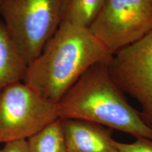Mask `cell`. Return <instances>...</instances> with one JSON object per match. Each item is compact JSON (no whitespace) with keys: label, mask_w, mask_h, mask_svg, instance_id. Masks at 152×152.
<instances>
[{"label":"cell","mask_w":152,"mask_h":152,"mask_svg":"<svg viewBox=\"0 0 152 152\" xmlns=\"http://www.w3.org/2000/svg\"><path fill=\"white\" fill-rule=\"evenodd\" d=\"M112 56L89 28L61 23L23 82L56 104L88 68L109 63Z\"/></svg>","instance_id":"1"},{"label":"cell","mask_w":152,"mask_h":152,"mask_svg":"<svg viewBox=\"0 0 152 152\" xmlns=\"http://www.w3.org/2000/svg\"><path fill=\"white\" fill-rule=\"evenodd\" d=\"M109 63L91 66L56 104L58 118L98 123L137 138L152 140L142 121L110 73Z\"/></svg>","instance_id":"2"},{"label":"cell","mask_w":152,"mask_h":152,"mask_svg":"<svg viewBox=\"0 0 152 152\" xmlns=\"http://www.w3.org/2000/svg\"><path fill=\"white\" fill-rule=\"evenodd\" d=\"M62 0H1L3 22L28 64L61 23Z\"/></svg>","instance_id":"3"},{"label":"cell","mask_w":152,"mask_h":152,"mask_svg":"<svg viewBox=\"0 0 152 152\" xmlns=\"http://www.w3.org/2000/svg\"><path fill=\"white\" fill-rule=\"evenodd\" d=\"M58 118L56 104L23 81L0 90V144L28 140Z\"/></svg>","instance_id":"4"},{"label":"cell","mask_w":152,"mask_h":152,"mask_svg":"<svg viewBox=\"0 0 152 152\" xmlns=\"http://www.w3.org/2000/svg\"><path fill=\"white\" fill-rule=\"evenodd\" d=\"M89 29L113 55L152 32V0H106Z\"/></svg>","instance_id":"5"},{"label":"cell","mask_w":152,"mask_h":152,"mask_svg":"<svg viewBox=\"0 0 152 152\" xmlns=\"http://www.w3.org/2000/svg\"><path fill=\"white\" fill-rule=\"evenodd\" d=\"M108 66L119 88L140 104L142 121L152 130V32L113 54Z\"/></svg>","instance_id":"6"},{"label":"cell","mask_w":152,"mask_h":152,"mask_svg":"<svg viewBox=\"0 0 152 152\" xmlns=\"http://www.w3.org/2000/svg\"><path fill=\"white\" fill-rule=\"evenodd\" d=\"M68 152H120L113 129L77 119H61Z\"/></svg>","instance_id":"7"},{"label":"cell","mask_w":152,"mask_h":152,"mask_svg":"<svg viewBox=\"0 0 152 152\" xmlns=\"http://www.w3.org/2000/svg\"><path fill=\"white\" fill-rule=\"evenodd\" d=\"M28 66L4 23L0 20V90L23 80Z\"/></svg>","instance_id":"8"},{"label":"cell","mask_w":152,"mask_h":152,"mask_svg":"<svg viewBox=\"0 0 152 152\" xmlns=\"http://www.w3.org/2000/svg\"><path fill=\"white\" fill-rule=\"evenodd\" d=\"M106 0H62L61 23L90 28Z\"/></svg>","instance_id":"9"},{"label":"cell","mask_w":152,"mask_h":152,"mask_svg":"<svg viewBox=\"0 0 152 152\" xmlns=\"http://www.w3.org/2000/svg\"><path fill=\"white\" fill-rule=\"evenodd\" d=\"M26 143L29 152H68L61 118L26 140Z\"/></svg>","instance_id":"10"},{"label":"cell","mask_w":152,"mask_h":152,"mask_svg":"<svg viewBox=\"0 0 152 152\" xmlns=\"http://www.w3.org/2000/svg\"><path fill=\"white\" fill-rule=\"evenodd\" d=\"M120 152H152V140L147 138H137L132 143H123L114 140Z\"/></svg>","instance_id":"11"},{"label":"cell","mask_w":152,"mask_h":152,"mask_svg":"<svg viewBox=\"0 0 152 152\" xmlns=\"http://www.w3.org/2000/svg\"><path fill=\"white\" fill-rule=\"evenodd\" d=\"M0 152H29L26 140H20L4 144Z\"/></svg>","instance_id":"12"},{"label":"cell","mask_w":152,"mask_h":152,"mask_svg":"<svg viewBox=\"0 0 152 152\" xmlns=\"http://www.w3.org/2000/svg\"><path fill=\"white\" fill-rule=\"evenodd\" d=\"M0 1H1V0H0Z\"/></svg>","instance_id":"13"}]
</instances>
